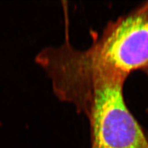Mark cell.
<instances>
[{
	"instance_id": "cell-1",
	"label": "cell",
	"mask_w": 148,
	"mask_h": 148,
	"mask_svg": "<svg viewBox=\"0 0 148 148\" xmlns=\"http://www.w3.org/2000/svg\"><path fill=\"white\" fill-rule=\"evenodd\" d=\"M127 77L88 55L76 106L89 120L91 148H148V139L125 101Z\"/></svg>"
},
{
	"instance_id": "cell-2",
	"label": "cell",
	"mask_w": 148,
	"mask_h": 148,
	"mask_svg": "<svg viewBox=\"0 0 148 148\" xmlns=\"http://www.w3.org/2000/svg\"><path fill=\"white\" fill-rule=\"evenodd\" d=\"M88 51L128 76L148 67V1L109 22Z\"/></svg>"
}]
</instances>
